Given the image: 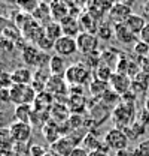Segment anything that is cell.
I'll use <instances>...</instances> for the list:
<instances>
[{"label":"cell","instance_id":"cell-10","mask_svg":"<svg viewBox=\"0 0 149 156\" xmlns=\"http://www.w3.org/2000/svg\"><path fill=\"white\" fill-rule=\"evenodd\" d=\"M60 24H61V29H63V35H64V36L78 38V36L82 33L81 24H79V18H76V17L69 15V17H66V18L63 20Z\"/></svg>","mask_w":149,"mask_h":156},{"label":"cell","instance_id":"cell-20","mask_svg":"<svg viewBox=\"0 0 149 156\" xmlns=\"http://www.w3.org/2000/svg\"><path fill=\"white\" fill-rule=\"evenodd\" d=\"M40 56H42V51L37 48V47H25L22 50V58L27 65H31V66H39V62H40Z\"/></svg>","mask_w":149,"mask_h":156},{"label":"cell","instance_id":"cell-11","mask_svg":"<svg viewBox=\"0 0 149 156\" xmlns=\"http://www.w3.org/2000/svg\"><path fill=\"white\" fill-rule=\"evenodd\" d=\"M112 6L113 3H108V2H93V3H87V12L94 20H100L106 14H109Z\"/></svg>","mask_w":149,"mask_h":156},{"label":"cell","instance_id":"cell-31","mask_svg":"<svg viewBox=\"0 0 149 156\" xmlns=\"http://www.w3.org/2000/svg\"><path fill=\"white\" fill-rule=\"evenodd\" d=\"M28 152H30L31 156H45L48 153V152H46L43 147H40V146H31V147L28 149Z\"/></svg>","mask_w":149,"mask_h":156},{"label":"cell","instance_id":"cell-17","mask_svg":"<svg viewBox=\"0 0 149 156\" xmlns=\"http://www.w3.org/2000/svg\"><path fill=\"white\" fill-rule=\"evenodd\" d=\"M66 89H67V83H66L64 77L51 75V78L46 83V92L51 93V95H60V93L66 92Z\"/></svg>","mask_w":149,"mask_h":156},{"label":"cell","instance_id":"cell-25","mask_svg":"<svg viewBox=\"0 0 149 156\" xmlns=\"http://www.w3.org/2000/svg\"><path fill=\"white\" fill-rule=\"evenodd\" d=\"M33 114H35V110L31 108V105H17V108H15V116L19 122L31 123Z\"/></svg>","mask_w":149,"mask_h":156},{"label":"cell","instance_id":"cell-32","mask_svg":"<svg viewBox=\"0 0 149 156\" xmlns=\"http://www.w3.org/2000/svg\"><path fill=\"white\" fill-rule=\"evenodd\" d=\"M70 156H90V152H88L85 147L78 146V147H74L73 149V152L70 153Z\"/></svg>","mask_w":149,"mask_h":156},{"label":"cell","instance_id":"cell-26","mask_svg":"<svg viewBox=\"0 0 149 156\" xmlns=\"http://www.w3.org/2000/svg\"><path fill=\"white\" fill-rule=\"evenodd\" d=\"M108 84L109 83H104V81H100V80H94L93 83L90 84V90L94 96H103L109 89H108Z\"/></svg>","mask_w":149,"mask_h":156},{"label":"cell","instance_id":"cell-22","mask_svg":"<svg viewBox=\"0 0 149 156\" xmlns=\"http://www.w3.org/2000/svg\"><path fill=\"white\" fill-rule=\"evenodd\" d=\"M43 32H45V35L51 39L52 42L58 41L61 36H64V35H63L61 24L57 23V21H49L48 24H45V26H43Z\"/></svg>","mask_w":149,"mask_h":156},{"label":"cell","instance_id":"cell-29","mask_svg":"<svg viewBox=\"0 0 149 156\" xmlns=\"http://www.w3.org/2000/svg\"><path fill=\"white\" fill-rule=\"evenodd\" d=\"M36 47L40 50V51H48V50L54 48V42L48 38V36L45 35V32H43V33H42V36L36 41Z\"/></svg>","mask_w":149,"mask_h":156},{"label":"cell","instance_id":"cell-16","mask_svg":"<svg viewBox=\"0 0 149 156\" xmlns=\"http://www.w3.org/2000/svg\"><path fill=\"white\" fill-rule=\"evenodd\" d=\"M31 18L37 21L39 24H48L49 21H52L51 18V9H49V3H39V6H37L36 9H35V12L31 14Z\"/></svg>","mask_w":149,"mask_h":156},{"label":"cell","instance_id":"cell-19","mask_svg":"<svg viewBox=\"0 0 149 156\" xmlns=\"http://www.w3.org/2000/svg\"><path fill=\"white\" fill-rule=\"evenodd\" d=\"M146 24H148V23H146L145 17H142V15H139V14H133L130 18L125 21V26L130 29L134 35H140L142 30L146 27Z\"/></svg>","mask_w":149,"mask_h":156},{"label":"cell","instance_id":"cell-27","mask_svg":"<svg viewBox=\"0 0 149 156\" xmlns=\"http://www.w3.org/2000/svg\"><path fill=\"white\" fill-rule=\"evenodd\" d=\"M82 125V117L79 114H70L66 119V131H70V134L79 129Z\"/></svg>","mask_w":149,"mask_h":156},{"label":"cell","instance_id":"cell-2","mask_svg":"<svg viewBox=\"0 0 149 156\" xmlns=\"http://www.w3.org/2000/svg\"><path fill=\"white\" fill-rule=\"evenodd\" d=\"M37 93L31 89V86H11V102L17 105H31L36 101Z\"/></svg>","mask_w":149,"mask_h":156},{"label":"cell","instance_id":"cell-4","mask_svg":"<svg viewBox=\"0 0 149 156\" xmlns=\"http://www.w3.org/2000/svg\"><path fill=\"white\" fill-rule=\"evenodd\" d=\"M31 131H33V126L31 123H25V122H14L11 126H9V136L12 141L15 143H27L31 136Z\"/></svg>","mask_w":149,"mask_h":156},{"label":"cell","instance_id":"cell-14","mask_svg":"<svg viewBox=\"0 0 149 156\" xmlns=\"http://www.w3.org/2000/svg\"><path fill=\"white\" fill-rule=\"evenodd\" d=\"M33 74L28 68H18L14 72H11L12 78V84H18V86H30L33 83Z\"/></svg>","mask_w":149,"mask_h":156},{"label":"cell","instance_id":"cell-37","mask_svg":"<svg viewBox=\"0 0 149 156\" xmlns=\"http://www.w3.org/2000/svg\"><path fill=\"white\" fill-rule=\"evenodd\" d=\"M45 156H57V155H55V153H52V152H48Z\"/></svg>","mask_w":149,"mask_h":156},{"label":"cell","instance_id":"cell-6","mask_svg":"<svg viewBox=\"0 0 149 156\" xmlns=\"http://www.w3.org/2000/svg\"><path fill=\"white\" fill-rule=\"evenodd\" d=\"M76 44H78V51L81 54H84L85 57L97 53V47H98V36L93 35V33H81L76 38Z\"/></svg>","mask_w":149,"mask_h":156},{"label":"cell","instance_id":"cell-12","mask_svg":"<svg viewBox=\"0 0 149 156\" xmlns=\"http://www.w3.org/2000/svg\"><path fill=\"white\" fill-rule=\"evenodd\" d=\"M48 68H49V74L54 75V77H64L66 71L69 69L67 65H66V57L58 56V54H52L51 56Z\"/></svg>","mask_w":149,"mask_h":156},{"label":"cell","instance_id":"cell-36","mask_svg":"<svg viewBox=\"0 0 149 156\" xmlns=\"http://www.w3.org/2000/svg\"><path fill=\"white\" fill-rule=\"evenodd\" d=\"M90 156H108L106 150H93L90 152Z\"/></svg>","mask_w":149,"mask_h":156},{"label":"cell","instance_id":"cell-5","mask_svg":"<svg viewBox=\"0 0 149 156\" xmlns=\"http://www.w3.org/2000/svg\"><path fill=\"white\" fill-rule=\"evenodd\" d=\"M109 20L112 21L113 26L116 24H122L133 15V9H131V3H124V2H118L113 3L112 9L109 11Z\"/></svg>","mask_w":149,"mask_h":156},{"label":"cell","instance_id":"cell-9","mask_svg":"<svg viewBox=\"0 0 149 156\" xmlns=\"http://www.w3.org/2000/svg\"><path fill=\"white\" fill-rule=\"evenodd\" d=\"M109 84H111L112 90H113L115 93H118V95H125L131 87V80L127 74L115 72V74L112 75Z\"/></svg>","mask_w":149,"mask_h":156},{"label":"cell","instance_id":"cell-34","mask_svg":"<svg viewBox=\"0 0 149 156\" xmlns=\"http://www.w3.org/2000/svg\"><path fill=\"white\" fill-rule=\"evenodd\" d=\"M139 38H140L142 42H145V44H148L149 45V23L146 24V27L142 30V33L139 35Z\"/></svg>","mask_w":149,"mask_h":156},{"label":"cell","instance_id":"cell-23","mask_svg":"<svg viewBox=\"0 0 149 156\" xmlns=\"http://www.w3.org/2000/svg\"><path fill=\"white\" fill-rule=\"evenodd\" d=\"M113 74H115V72H113L112 66L109 65V63H106V62H101V63L95 68V80H100V81L109 83Z\"/></svg>","mask_w":149,"mask_h":156},{"label":"cell","instance_id":"cell-18","mask_svg":"<svg viewBox=\"0 0 149 156\" xmlns=\"http://www.w3.org/2000/svg\"><path fill=\"white\" fill-rule=\"evenodd\" d=\"M79 24H81V30L84 33H93L97 35L98 26H97V20H94L87 11H84L79 17Z\"/></svg>","mask_w":149,"mask_h":156},{"label":"cell","instance_id":"cell-8","mask_svg":"<svg viewBox=\"0 0 149 156\" xmlns=\"http://www.w3.org/2000/svg\"><path fill=\"white\" fill-rule=\"evenodd\" d=\"M54 51L58 56L63 57H69L73 56L78 51V44H76V38H70V36H61V38L54 42Z\"/></svg>","mask_w":149,"mask_h":156},{"label":"cell","instance_id":"cell-30","mask_svg":"<svg viewBox=\"0 0 149 156\" xmlns=\"http://www.w3.org/2000/svg\"><path fill=\"white\" fill-rule=\"evenodd\" d=\"M134 53L139 54V56H146L149 53V45L145 44V42H142V41L136 42V45H134Z\"/></svg>","mask_w":149,"mask_h":156},{"label":"cell","instance_id":"cell-3","mask_svg":"<svg viewBox=\"0 0 149 156\" xmlns=\"http://www.w3.org/2000/svg\"><path fill=\"white\" fill-rule=\"evenodd\" d=\"M104 144L108 149L115 150V152H122L127 149V144H128V136L127 134L119 129V128H113L111 129L106 136H104Z\"/></svg>","mask_w":149,"mask_h":156},{"label":"cell","instance_id":"cell-35","mask_svg":"<svg viewBox=\"0 0 149 156\" xmlns=\"http://www.w3.org/2000/svg\"><path fill=\"white\" fill-rule=\"evenodd\" d=\"M11 23L8 21V18H5V17H2L0 15V35H3L5 33V30L8 29V26H9Z\"/></svg>","mask_w":149,"mask_h":156},{"label":"cell","instance_id":"cell-33","mask_svg":"<svg viewBox=\"0 0 149 156\" xmlns=\"http://www.w3.org/2000/svg\"><path fill=\"white\" fill-rule=\"evenodd\" d=\"M0 101H3V102H11V87L0 90Z\"/></svg>","mask_w":149,"mask_h":156},{"label":"cell","instance_id":"cell-15","mask_svg":"<svg viewBox=\"0 0 149 156\" xmlns=\"http://www.w3.org/2000/svg\"><path fill=\"white\" fill-rule=\"evenodd\" d=\"M113 32H115V38L118 39L121 44H124V45L131 44V42L136 41V35H134L130 29L125 26V23L113 26Z\"/></svg>","mask_w":149,"mask_h":156},{"label":"cell","instance_id":"cell-1","mask_svg":"<svg viewBox=\"0 0 149 156\" xmlns=\"http://www.w3.org/2000/svg\"><path fill=\"white\" fill-rule=\"evenodd\" d=\"M91 78V69L85 65V63H78L69 66V69L66 71L64 80L69 86H84L88 84Z\"/></svg>","mask_w":149,"mask_h":156},{"label":"cell","instance_id":"cell-21","mask_svg":"<svg viewBox=\"0 0 149 156\" xmlns=\"http://www.w3.org/2000/svg\"><path fill=\"white\" fill-rule=\"evenodd\" d=\"M42 131H43V136L46 138V141H49L51 144H54L57 140H60V129L57 126L55 122H46L43 126H42Z\"/></svg>","mask_w":149,"mask_h":156},{"label":"cell","instance_id":"cell-7","mask_svg":"<svg viewBox=\"0 0 149 156\" xmlns=\"http://www.w3.org/2000/svg\"><path fill=\"white\" fill-rule=\"evenodd\" d=\"M76 143L78 141L72 135H64L61 136L60 140H57L54 144H51L49 152L55 153L57 156H70V153L73 152L74 147H78Z\"/></svg>","mask_w":149,"mask_h":156},{"label":"cell","instance_id":"cell-24","mask_svg":"<svg viewBox=\"0 0 149 156\" xmlns=\"http://www.w3.org/2000/svg\"><path fill=\"white\" fill-rule=\"evenodd\" d=\"M69 108L72 110V114H79L81 111H84L85 105H87V99L82 95H70L67 101Z\"/></svg>","mask_w":149,"mask_h":156},{"label":"cell","instance_id":"cell-13","mask_svg":"<svg viewBox=\"0 0 149 156\" xmlns=\"http://www.w3.org/2000/svg\"><path fill=\"white\" fill-rule=\"evenodd\" d=\"M49 9H51V18L57 23H61L66 17L70 15V6L66 2H51Z\"/></svg>","mask_w":149,"mask_h":156},{"label":"cell","instance_id":"cell-28","mask_svg":"<svg viewBox=\"0 0 149 156\" xmlns=\"http://www.w3.org/2000/svg\"><path fill=\"white\" fill-rule=\"evenodd\" d=\"M97 36L98 39H103V41H109L112 36H115L112 24H100L98 30H97Z\"/></svg>","mask_w":149,"mask_h":156}]
</instances>
